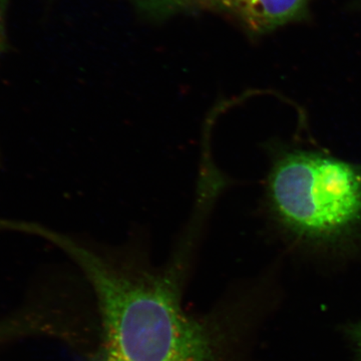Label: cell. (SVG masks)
<instances>
[{
	"mask_svg": "<svg viewBox=\"0 0 361 361\" xmlns=\"http://www.w3.org/2000/svg\"><path fill=\"white\" fill-rule=\"evenodd\" d=\"M311 0H214L252 32L267 33L298 20Z\"/></svg>",
	"mask_w": 361,
	"mask_h": 361,
	"instance_id": "3",
	"label": "cell"
},
{
	"mask_svg": "<svg viewBox=\"0 0 361 361\" xmlns=\"http://www.w3.org/2000/svg\"><path fill=\"white\" fill-rule=\"evenodd\" d=\"M11 0H0V54L6 47V20Z\"/></svg>",
	"mask_w": 361,
	"mask_h": 361,
	"instance_id": "5",
	"label": "cell"
},
{
	"mask_svg": "<svg viewBox=\"0 0 361 361\" xmlns=\"http://www.w3.org/2000/svg\"><path fill=\"white\" fill-rule=\"evenodd\" d=\"M260 210L287 252L324 266L361 260V163L272 140Z\"/></svg>",
	"mask_w": 361,
	"mask_h": 361,
	"instance_id": "2",
	"label": "cell"
},
{
	"mask_svg": "<svg viewBox=\"0 0 361 361\" xmlns=\"http://www.w3.org/2000/svg\"><path fill=\"white\" fill-rule=\"evenodd\" d=\"M137 6L152 13L163 14L179 11L180 8L197 6L214 0H134Z\"/></svg>",
	"mask_w": 361,
	"mask_h": 361,
	"instance_id": "4",
	"label": "cell"
},
{
	"mask_svg": "<svg viewBox=\"0 0 361 361\" xmlns=\"http://www.w3.org/2000/svg\"><path fill=\"white\" fill-rule=\"evenodd\" d=\"M217 203L212 195H195L191 215L161 264L152 260L144 233L115 246L37 228L87 282L96 336L84 361H259L261 334L285 300L281 266L233 284L206 311L185 304Z\"/></svg>",
	"mask_w": 361,
	"mask_h": 361,
	"instance_id": "1",
	"label": "cell"
}]
</instances>
